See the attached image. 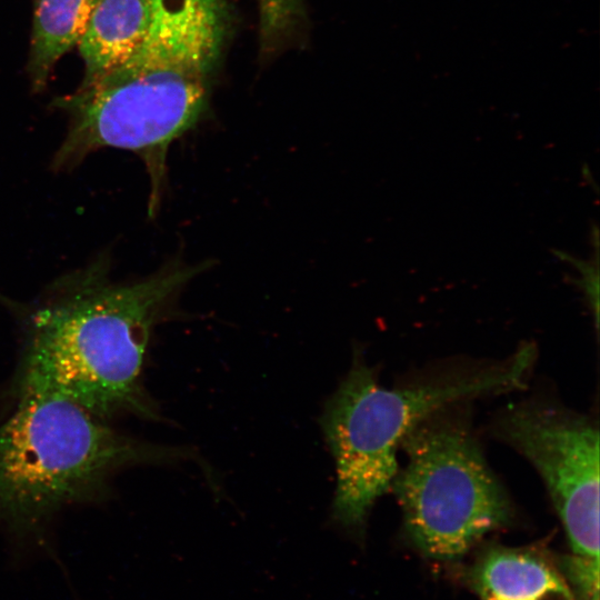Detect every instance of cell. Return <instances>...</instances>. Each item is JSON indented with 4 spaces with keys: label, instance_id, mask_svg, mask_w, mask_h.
<instances>
[{
    "label": "cell",
    "instance_id": "obj_1",
    "mask_svg": "<svg viewBox=\"0 0 600 600\" xmlns=\"http://www.w3.org/2000/svg\"><path fill=\"white\" fill-rule=\"evenodd\" d=\"M204 268L171 261L143 279L117 282L111 258L101 253L58 278L27 318L16 399L54 396L102 420H159L142 383L146 350L182 287Z\"/></svg>",
    "mask_w": 600,
    "mask_h": 600
},
{
    "label": "cell",
    "instance_id": "obj_2",
    "mask_svg": "<svg viewBox=\"0 0 600 600\" xmlns=\"http://www.w3.org/2000/svg\"><path fill=\"white\" fill-rule=\"evenodd\" d=\"M189 460L214 480L191 448L123 434L60 397L18 399L0 424V528L19 538L39 534L66 507L103 499L119 471Z\"/></svg>",
    "mask_w": 600,
    "mask_h": 600
},
{
    "label": "cell",
    "instance_id": "obj_3",
    "mask_svg": "<svg viewBox=\"0 0 600 600\" xmlns=\"http://www.w3.org/2000/svg\"><path fill=\"white\" fill-rule=\"evenodd\" d=\"M536 356L527 344L502 364L449 373L402 388H383L360 352L324 404L320 423L337 474L333 521L362 536L378 498L391 489L404 437L431 413L520 387Z\"/></svg>",
    "mask_w": 600,
    "mask_h": 600
},
{
    "label": "cell",
    "instance_id": "obj_4",
    "mask_svg": "<svg viewBox=\"0 0 600 600\" xmlns=\"http://www.w3.org/2000/svg\"><path fill=\"white\" fill-rule=\"evenodd\" d=\"M454 404L431 413L404 437L400 448L407 463L391 484L408 539L439 562L460 560L513 518L508 493Z\"/></svg>",
    "mask_w": 600,
    "mask_h": 600
},
{
    "label": "cell",
    "instance_id": "obj_5",
    "mask_svg": "<svg viewBox=\"0 0 600 600\" xmlns=\"http://www.w3.org/2000/svg\"><path fill=\"white\" fill-rule=\"evenodd\" d=\"M211 77L167 66H121L60 104L70 116L51 169L67 172L103 149L128 150L150 177L149 214L157 212L169 146L206 109Z\"/></svg>",
    "mask_w": 600,
    "mask_h": 600
},
{
    "label": "cell",
    "instance_id": "obj_6",
    "mask_svg": "<svg viewBox=\"0 0 600 600\" xmlns=\"http://www.w3.org/2000/svg\"><path fill=\"white\" fill-rule=\"evenodd\" d=\"M494 431L539 472L563 524V574L576 600H599V431L562 408L524 402L504 410Z\"/></svg>",
    "mask_w": 600,
    "mask_h": 600
},
{
    "label": "cell",
    "instance_id": "obj_7",
    "mask_svg": "<svg viewBox=\"0 0 600 600\" xmlns=\"http://www.w3.org/2000/svg\"><path fill=\"white\" fill-rule=\"evenodd\" d=\"M469 579L479 600H576L563 572L530 548L488 549Z\"/></svg>",
    "mask_w": 600,
    "mask_h": 600
},
{
    "label": "cell",
    "instance_id": "obj_8",
    "mask_svg": "<svg viewBox=\"0 0 600 600\" xmlns=\"http://www.w3.org/2000/svg\"><path fill=\"white\" fill-rule=\"evenodd\" d=\"M146 0H97L79 50L86 63L82 87L117 70L142 43L148 28Z\"/></svg>",
    "mask_w": 600,
    "mask_h": 600
},
{
    "label": "cell",
    "instance_id": "obj_9",
    "mask_svg": "<svg viewBox=\"0 0 600 600\" xmlns=\"http://www.w3.org/2000/svg\"><path fill=\"white\" fill-rule=\"evenodd\" d=\"M97 0H38L33 24V62L41 79L81 39Z\"/></svg>",
    "mask_w": 600,
    "mask_h": 600
},
{
    "label": "cell",
    "instance_id": "obj_10",
    "mask_svg": "<svg viewBox=\"0 0 600 600\" xmlns=\"http://www.w3.org/2000/svg\"><path fill=\"white\" fill-rule=\"evenodd\" d=\"M261 37L271 42L282 36L298 17L301 0H256Z\"/></svg>",
    "mask_w": 600,
    "mask_h": 600
},
{
    "label": "cell",
    "instance_id": "obj_11",
    "mask_svg": "<svg viewBox=\"0 0 600 600\" xmlns=\"http://www.w3.org/2000/svg\"><path fill=\"white\" fill-rule=\"evenodd\" d=\"M557 254L562 260L572 263L579 271L580 279L577 281L594 316L596 328L599 322V254L598 251L591 260H579L566 252L556 250Z\"/></svg>",
    "mask_w": 600,
    "mask_h": 600
}]
</instances>
